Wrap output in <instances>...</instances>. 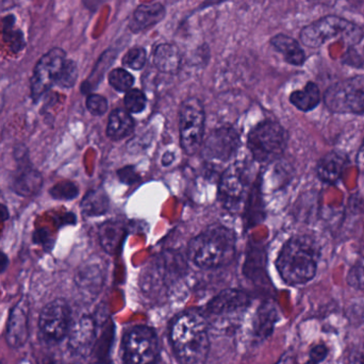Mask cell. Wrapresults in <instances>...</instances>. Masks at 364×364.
Segmentation results:
<instances>
[{
	"instance_id": "cell-43",
	"label": "cell",
	"mask_w": 364,
	"mask_h": 364,
	"mask_svg": "<svg viewBox=\"0 0 364 364\" xmlns=\"http://www.w3.org/2000/svg\"><path fill=\"white\" fill-rule=\"evenodd\" d=\"M359 166L364 168V142L363 146H361L360 151H359L358 158H357Z\"/></svg>"
},
{
	"instance_id": "cell-32",
	"label": "cell",
	"mask_w": 364,
	"mask_h": 364,
	"mask_svg": "<svg viewBox=\"0 0 364 364\" xmlns=\"http://www.w3.org/2000/svg\"><path fill=\"white\" fill-rule=\"evenodd\" d=\"M348 282L353 288L364 290V257L348 272Z\"/></svg>"
},
{
	"instance_id": "cell-36",
	"label": "cell",
	"mask_w": 364,
	"mask_h": 364,
	"mask_svg": "<svg viewBox=\"0 0 364 364\" xmlns=\"http://www.w3.org/2000/svg\"><path fill=\"white\" fill-rule=\"evenodd\" d=\"M119 178L125 183H134V182L139 181L138 174L134 172V168L129 166V168H123V170L119 171Z\"/></svg>"
},
{
	"instance_id": "cell-13",
	"label": "cell",
	"mask_w": 364,
	"mask_h": 364,
	"mask_svg": "<svg viewBox=\"0 0 364 364\" xmlns=\"http://www.w3.org/2000/svg\"><path fill=\"white\" fill-rule=\"evenodd\" d=\"M29 301L23 296L11 310L6 325V341L11 348H21L29 337Z\"/></svg>"
},
{
	"instance_id": "cell-5",
	"label": "cell",
	"mask_w": 364,
	"mask_h": 364,
	"mask_svg": "<svg viewBox=\"0 0 364 364\" xmlns=\"http://www.w3.org/2000/svg\"><path fill=\"white\" fill-rule=\"evenodd\" d=\"M288 134L276 122H263L257 125L248 136L247 145L254 159L267 164L279 158L286 151Z\"/></svg>"
},
{
	"instance_id": "cell-17",
	"label": "cell",
	"mask_w": 364,
	"mask_h": 364,
	"mask_svg": "<svg viewBox=\"0 0 364 364\" xmlns=\"http://www.w3.org/2000/svg\"><path fill=\"white\" fill-rule=\"evenodd\" d=\"M278 321V311L271 301L262 304L252 318V333L259 340L267 339L273 333Z\"/></svg>"
},
{
	"instance_id": "cell-22",
	"label": "cell",
	"mask_w": 364,
	"mask_h": 364,
	"mask_svg": "<svg viewBox=\"0 0 364 364\" xmlns=\"http://www.w3.org/2000/svg\"><path fill=\"white\" fill-rule=\"evenodd\" d=\"M134 119L127 111L117 109L109 117L107 134L114 141L122 140L132 134L134 130Z\"/></svg>"
},
{
	"instance_id": "cell-37",
	"label": "cell",
	"mask_w": 364,
	"mask_h": 364,
	"mask_svg": "<svg viewBox=\"0 0 364 364\" xmlns=\"http://www.w3.org/2000/svg\"><path fill=\"white\" fill-rule=\"evenodd\" d=\"M17 0H0V14L14 8L16 6Z\"/></svg>"
},
{
	"instance_id": "cell-39",
	"label": "cell",
	"mask_w": 364,
	"mask_h": 364,
	"mask_svg": "<svg viewBox=\"0 0 364 364\" xmlns=\"http://www.w3.org/2000/svg\"><path fill=\"white\" fill-rule=\"evenodd\" d=\"M9 264V259L6 257V255L4 252H2L0 250V274L4 273L6 271V267H8Z\"/></svg>"
},
{
	"instance_id": "cell-24",
	"label": "cell",
	"mask_w": 364,
	"mask_h": 364,
	"mask_svg": "<svg viewBox=\"0 0 364 364\" xmlns=\"http://www.w3.org/2000/svg\"><path fill=\"white\" fill-rule=\"evenodd\" d=\"M290 102L293 106L303 112L314 110L321 102L320 90L316 83L308 82L304 89L291 94Z\"/></svg>"
},
{
	"instance_id": "cell-42",
	"label": "cell",
	"mask_w": 364,
	"mask_h": 364,
	"mask_svg": "<svg viewBox=\"0 0 364 364\" xmlns=\"http://www.w3.org/2000/svg\"><path fill=\"white\" fill-rule=\"evenodd\" d=\"M226 1V0H205L203 4L200 6V9L209 8V6H216V4H222V2Z\"/></svg>"
},
{
	"instance_id": "cell-44",
	"label": "cell",
	"mask_w": 364,
	"mask_h": 364,
	"mask_svg": "<svg viewBox=\"0 0 364 364\" xmlns=\"http://www.w3.org/2000/svg\"><path fill=\"white\" fill-rule=\"evenodd\" d=\"M310 1L316 2V4H331L333 0H310Z\"/></svg>"
},
{
	"instance_id": "cell-28",
	"label": "cell",
	"mask_w": 364,
	"mask_h": 364,
	"mask_svg": "<svg viewBox=\"0 0 364 364\" xmlns=\"http://www.w3.org/2000/svg\"><path fill=\"white\" fill-rule=\"evenodd\" d=\"M109 83L117 91L128 92L134 85V78L124 68H117L109 74Z\"/></svg>"
},
{
	"instance_id": "cell-29",
	"label": "cell",
	"mask_w": 364,
	"mask_h": 364,
	"mask_svg": "<svg viewBox=\"0 0 364 364\" xmlns=\"http://www.w3.org/2000/svg\"><path fill=\"white\" fill-rule=\"evenodd\" d=\"M126 109L130 113H140L146 107V96L140 90H129L124 98Z\"/></svg>"
},
{
	"instance_id": "cell-45",
	"label": "cell",
	"mask_w": 364,
	"mask_h": 364,
	"mask_svg": "<svg viewBox=\"0 0 364 364\" xmlns=\"http://www.w3.org/2000/svg\"><path fill=\"white\" fill-rule=\"evenodd\" d=\"M305 364H318V363H314V361H312V360H308L307 363H306Z\"/></svg>"
},
{
	"instance_id": "cell-46",
	"label": "cell",
	"mask_w": 364,
	"mask_h": 364,
	"mask_svg": "<svg viewBox=\"0 0 364 364\" xmlns=\"http://www.w3.org/2000/svg\"><path fill=\"white\" fill-rule=\"evenodd\" d=\"M53 364H66V363H53Z\"/></svg>"
},
{
	"instance_id": "cell-9",
	"label": "cell",
	"mask_w": 364,
	"mask_h": 364,
	"mask_svg": "<svg viewBox=\"0 0 364 364\" xmlns=\"http://www.w3.org/2000/svg\"><path fill=\"white\" fill-rule=\"evenodd\" d=\"M72 312L64 299H55L47 304L38 318V329L42 339L47 343L62 341L70 333Z\"/></svg>"
},
{
	"instance_id": "cell-26",
	"label": "cell",
	"mask_w": 364,
	"mask_h": 364,
	"mask_svg": "<svg viewBox=\"0 0 364 364\" xmlns=\"http://www.w3.org/2000/svg\"><path fill=\"white\" fill-rule=\"evenodd\" d=\"M109 208V198L102 190L87 193L81 201V211L87 216H98L106 213Z\"/></svg>"
},
{
	"instance_id": "cell-18",
	"label": "cell",
	"mask_w": 364,
	"mask_h": 364,
	"mask_svg": "<svg viewBox=\"0 0 364 364\" xmlns=\"http://www.w3.org/2000/svg\"><path fill=\"white\" fill-rule=\"evenodd\" d=\"M126 237V229L122 223L109 220L98 229L100 245L105 252L110 255L117 254L123 245Z\"/></svg>"
},
{
	"instance_id": "cell-20",
	"label": "cell",
	"mask_w": 364,
	"mask_h": 364,
	"mask_svg": "<svg viewBox=\"0 0 364 364\" xmlns=\"http://www.w3.org/2000/svg\"><path fill=\"white\" fill-rule=\"evenodd\" d=\"M271 45L284 55L291 65L301 66L305 63L306 53L299 43L286 34H277L271 40Z\"/></svg>"
},
{
	"instance_id": "cell-38",
	"label": "cell",
	"mask_w": 364,
	"mask_h": 364,
	"mask_svg": "<svg viewBox=\"0 0 364 364\" xmlns=\"http://www.w3.org/2000/svg\"><path fill=\"white\" fill-rule=\"evenodd\" d=\"M353 361L354 364H364V348H359L355 350Z\"/></svg>"
},
{
	"instance_id": "cell-19",
	"label": "cell",
	"mask_w": 364,
	"mask_h": 364,
	"mask_svg": "<svg viewBox=\"0 0 364 364\" xmlns=\"http://www.w3.org/2000/svg\"><path fill=\"white\" fill-rule=\"evenodd\" d=\"M154 64L160 72L175 74L181 65V55L178 47L170 43L158 45L154 53Z\"/></svg>"
},
{
	"instance_id": "cell-12",
	"label": "cell",
	"mask_w": 364,
	"mask_h": 364,
	"mask_svg": "<svg viewBox=\"0 0 364 364\" xmlns=\"http://www.w3.org/2000/svg\"><path fill=\"white\" fill-rule=\"evenodd\" d=\"M240 139L232 127L224 126L212 132L203 143V156L211 162H227L239 149Z\"/></svg>"
},
{
	"instance_id": "cell-16",
	"label": "cell",
	"mask_w": 364,
	"mask_h": 364,
	"mask_svg": "<svg viewBox=\"0 0 364 364\" xmlns=\"http://www.w3.org/2000/svg\"><path fill=\"white\" fill-rule=\"evenodd\" d=\"M95 323L91 318H82L76 323L70 335V346L78 354H87L95 340Z\"/></svg>"
},
{
	"instance_id": "cell-40",
	"label": "cell",
	"mask_w": 364,
	"mask_h": 364,
	"mask_svg": "<svg viewBox=\"0 0 364 364\" xmlns=\"http://www.w3.org/2000/svg\"><path fill=\"white\" fill-rule=\"evenodd\" d=\"M276 364H295V357L292 354H286Z\"/></svg>"
},
{
	"instance_id": "cell-31",
	"label": "cell",
	"mask_w": 364,
	"mask_h": 364,
	"mask_svg": "<svg viewBox=\"0 0 364 364\" xmlns=\"http://www.w3.org/2000/svg\"><path fill=\"white\" fill-rule=\"evenodd\" d=\"M49 193L53 198L60 199V200H70L78 195V188L73 182L62 181L51 188Z\"/></svg>"
},
{
	"instance_id": "cell-15",
	"label": "cell",
	"mask_w": 364,
	"mask_h": 364,
	"mask_svg": "<svg viewBox=\"0 0 364 364\" xmlns=\"http://www.w3.org/2000/svg\"><path fill=\"white\" fill-rule=\"evenodd\" d=\"M166 17V8L160 2L141 4L134 11L129 28L134 33L145 31L154 27Z\"/></svg>"
},
{
	"instance_id": "cell-23",
	"label": "cell",
	"mask_w": 364,
	"mask_h": 364,
	"mask_svg": "<svg viewBox=\"0 0 364 364\" xmlns=\"http://www.w3.org/2000/svg\"><path fill=\"white\" fill-rule=\"evenodd\" d=\"M42 184V175L38 171L25 168L17 174L13 182V190L21 196H32L40 191Z\"/></svg>"
},
{
	"instance_id": "cell-30",
	"label": "cell",
	"mask_w": 364,
	"mask_h": 364,
	"mask_svg": "<svg viewBox=\"0 0 364 364\" xmlns=\"http://www.w3.org/2000/svg\"><path fill=\"white\" fill-rule=\"evenodd\" d=\"M146 51L143 47H134L130 49L123 58V65L132 70H142L146 63Z\"/></svg>"
},
{
	"instance_id": "cell-14",
	"label": "cell",
	"mask_w": 364,
	"mask_h": 364,
	"mask_svg": "<svg viewBox=\"0 0 364 364\" xmlns=\"http://www.w3.org/2000/svg\"><path fill=\"white\" fill-rule=\"evenodd\" d=\"M250 304V296L243 291L229 290L223 291L216 295L209 304L207 311L211 316H223L228 314H237L245 309Z\"/></svg>"
},
{
	"instance_id": "cell-35",
	"label": "cell",
	"mask_w": 364,
	"mask_h": 364,
	"mask_svg": "<svg viewBox=\"0 0 364 364\" xmlns=\"http://www.w3.org/2000/svg\"><path fill=\"white\" fill-rule=\"evenodd\" d=\"M329 350L324 344H318L314 346L311 350H310V360L314 361V363L320 364L326 359L328 356Z\"/></svg>"
},
{
	"instance_id": "cell-27",
	"label": "cell",
	"mask_w": 364,
	"mask_h": 364,
	"mask_svg": "<svg viewBox=\"0 0 364 364\" xmlns=\"http://www.w3.org/2000/svg\"><path fill=\"white\" fill-rule=\"evenodd\" d=\"M4 38L6 44L10 46L13 51L17 53L25 47V41L21 31L16 29L14 26V18L6 17L4 23Z\"/></svg>"
},
{
	"instance_id": "cell-41",
	"label": "cell",
	"mask_w": 364,
	"mask_h": 364,
	"mask_svg": "<svg viewBox=\"0 0 364 364\" xmlns=\"http://www.w3.org/2000/svg\"><path fill=\"white\" fill-rule=\"evenodd\" d=\"M9 218V211L4 205H0V224Z\"/></svg>"
},
{
	"instance_id": "cell-11",
	"label": "cell",
	"mask_w": 364,
	"mask_h": 364,
	"mask_svg": "<svg viewBox=\"0 0 364 364\" xmlns=\"http://www.w3.org/2000/svg\"><path fill=\"white\" fill-rule=\"evenodd\" d=\"M247 171L242 164L229 166L220 181L218 197L227 210L239 211L243 207L250 191Z\"/></svg>"
},
{
	"instance_id": "cell-1",
	"label": "cell",
	"mask_w": 364,
	"mask_h": 364,
	"mask_svg": "<svg viewBox=\"0 0 364 364\" xmlns=\"http://www.w3.org/2000/svg\"><path fill=\"white\" fill-rule=\"evenodd\" d=\"M318 247L316 241L306 235L292 237L282 247L276 267L282 280L290 286L305 284L316 276Z\"/></svg>"
},
{
	"instance_id": "cell-4",
	"label": "cell",
	"mask_w": 364,
	"mask_h": 364,
	"mask_svg": "<svg viewBox=\"0 0 364 364\" xmlns=\"http://www.w3.org/2000/svg\"><path fill=\"white\" fill-rule=\"evenodd\" d=\"M363 36V30L358 26L342 17L328 15L304 28L301 32V41L305 46L318 48L337 38L358 43Z\"/></svg>"
},
{
	"instance_id": "cell-10",
	"label": "cell",
	"mask_w": 364,
	"mask_h": 364,
	"mask_svg": "<svg viewBox=\"0 0 364 364\" xmlns=\"http://www.w3.org/2000/svg\"><path fill=\"white\" fill-rule=\"evenodd\" d=\"M66 61L65 51L61 48L51 49L38 60L31 78V95L34 100L44 95L53 85H58Z\"/></svg>"
},
{
	"instance_id": "cell-25",
	"label": "cell",
	"mask_w": 364,
	"mask_h": 364,
	"mask_svg": "<svg viewBox=\"0 0 364 364\" xmlns=\"http://www.w3.org/2000/svg\"><path fill=\"white\" fill-rule=\"evenodd\" d=\"M104 282L102 269L97 265H89L83 267L77 274V286L80 290L89 294H97Z\"/></svg>"
},
{
	"instance_id": "cell-6",
	"label": "cell",
	"mask_w": 364,
	"mask_h": 364,
	"mask_svg": "<svg viewBox=\"0 0 364 364\" xmlns=\"http://www.w3.org/2000/svg\"><path fill=\"white\" fill-rule=\"evenodd\" d=\"M179 132L182 149L194 155L203 144L205 134V110L200 100L190 97L182 102L179 114Z\"/></svg>"
},
{
	"instance_id": "cell-2",
	"label": "cell",
	"mask_w": 364,
	"mask_h": 364,
	"mask_svg": "<svg viewBox=\"0 0 364 364\" xmlns=\"http://www.w3.org/2000/svg\"><path fill=\"white\" fill-rule=\"evenodd\" d=\"M171 340L182 363H203L210 348L207 321L195 312L182 314L173 323Z\"/></svg>"
},
{
	"instance_id": "cell-7",
	"label": "cell",
	"mask_w": 364,
	"mask_h": 364,
	"mask_svg": "<svg viewBox=\"0 0 364 364\" xmlns=\"http://www.w3.org/2000/svg\"><path fill=\"white\" fill-rule=\"evenodd\" d=\"M324 100L333 112L364 114V77L331 85L325 93Z\"/></svg>"
},
{
	"instance_id": "cell-3",
	"label": "cell",
	"mask_w": 364,
	"mask_h": 364,
	"mask_svg": "<svg viewBox=\"0 0 364 364\" xmlns=\"http://www.w3.org/2000/svg\"><path fill=\"white\" fill-rule=\"evenodd\" d=\"M235 252V235L230 229L212 226L190 242L188 256L203 269H214L228 264Z\"/></svg>"
},
{
	"instance_id": "cell-8",
	"label": "cell",
	"mask_w": 364,
	"mask_h": 364,
	"mask_svg": "<svg viewBox=\"0 0 364 364\" xmlns=\"http://www.w3.org/2000/svg\"><path fill=\"white\" fill-rule=\"evenodd\" d=\"M123 350L125 364H155L159 353L155 331L146 326L134 327L124 338Z\"/></svg>"
},
{
	"instance_id": "cell-21",
	"label": "cell",
	"mask_w": 364,
	"mask_h": 364,
	"mask_svg": "<svg viewBox=\"0 0 364 364\" xmlns=\"http://www.w3.org/2000/svg\"><path fill=\"white\" fill-rule=\"evenodd\" d=\"M346 157L342 154L333 151L327 154L325 157L318 162V176L321 181L327 183H333L340 178L344 168H346Z\"/></svg>"
},
{
	"instance_id": "cell-33",
	"label": "cell",
	"mask_w": 364,
	"mask_h": 364,
	"mask_svg": "<svg viewBox=\"0 0 364 364\" xmlns=\"http://www.w3.org/2000/svg\"><path fill=\"white\" fill-rule=\"evenodd\" d=\"M77 77H78V68L74 61L68 60L64 66L63 72L60 77L58 85L62 87H72L76 83Z\"/></svg>"
},
{
	"instance_id": "cell-34",
	"label": "cell",
	"mask_w": 364,
	"mask_h": 364,
	"mask_svg": "<svg viewBox=\"0 0 364 364\" xmlns=\"http://www.w3.org/2000/svg\"><path fill=\"white\" fill-rule=\"evenodd\" d=\"M87 108L93 115H104L108 110V102L104 96L91 94L87 98Z\"/></svg>"
}]
</instances>
